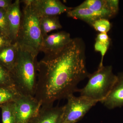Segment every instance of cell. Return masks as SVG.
Returning a JSON list of instances; mask_svg holds the SVG:
<instances>
[{
    "mask_svg": "<svg viewBox=\"0 0 123 123\" xmlns=\"http://www.w3.org/2000/svg\"><path fill=\"white\" fill-rule=\"evenodd\" d=\"M40 23L43 37L51 31L61 29L62 27L58 16L40 18Z\"/></svg>",
    "mask_w": 123,
    "mask_h": 123,
    "instance_id": "obj_15",
    "label": "cell"
},
{
    "mask_svg": "<svg viewBox=\"0 0 123 123\" xmlns=\"http://www.w3.org/2000/svg\"><path fill=\"white\" fill-rule=\"evenodd\" d=\"M101 103L110 110L123 106V73L117 75L111 90Z\"/></svg>",
    "mask_w": 123,
    "mask_h": 123,
    "instance_id": "obj_11",
    "label": "cell"
},
{
    "mask_svg": "<svg viewBox=\"0 0 123 123\" xmlns=\"http://www.w3.org/2000/svg\"><path fill=\"white\" fill-rule=\"evenodd\" d=\"M107 1L109 9L115 15L118 12L119 9V1L117 0H107Z\"/></svg>",
    "mask_w": 123,
    "mask_h": 123,
    "instance_id": "obj_22",
    "label": "cell"
},
{
    "mask_svg": "<svg viewBox=\"0 0 123 123\" xmlns=\"http://www.w3.org/2000/svg\"><path fill=\"white\" fill-rule=\"evenodd\" d=\"M87 84L84 88L78 89L81 96H84L101 102L107 96L116 81L117 76L113 72L112 66L99 68L89 74Z\"/></svg>",
    "mask_w": 123,
    "mask_h": 123,
    "instance_id": "obj_4",
    "label": "cell"
},
{
    "mask_svg": "<svg viewBox=\"0 0 123 123\" xmlns=\"http://www.w3.org/2000/svg\"><path fill=\"white\" fill-rule=\"evenodd\" d=\"M31 4L40 18L57 16L73 8L66 6L59 0H31Z\"/></svg>",
    "mask_w": 123,
    "mask_h": 123,
    "instance_id": "obj_7",
    "label": "cell"
},
{
    "mask_svg": "<svg viewBox=\"0 0 123 123\" xmlns=\"http://www.w3.org/2000/svg\"><path fill=\"white\" fill-rule=\"evenodd\" d=\"M110 38L107 33H99L95 39V50L101 53V56L99 68L103 66V59L110 46Z\"/></svg>",
    "mask_w": 123,
    "mask_h": 123,
    "instance_id": "obj_16",
    "label": "cell"
},
{
    "mask_svg": "<svg viewBox=\"0 0 123 123\" xmlns=\"http://www.w3.org/2000/svg\"><path fill=\"white\" fill-rule=\"evenodd\" d=\"M12 43H13L9 38L0 35V50Z\"/></svg>",
    "mask_w": 123,
    "mask_h": 123,
    "instance_id": "obj_23",
    "label": "cell"
},
{
    "mask_svg": "<svg viewBox=\"0 0 123 123\" xmlns=\"http://www.w3.org/2000/svg\"><path fill=\"white\" fill-rule=\"evenodd\" d=\"M37 82L34 97L42 106L67 98L77 92V86L88 77L85 46L79 38L55 53L45 55L37 65Z\"/></svg>",
    "mask_w": 123,
    "mask_h": 123,
    "instance_id": "obj_1",
    "label": "cell"
},
{
    "mask_svg": "<svg viewBox=\"0 0 123 123\" xmlns=\"http://www.w3.org/2000/svg\"><path fill=\"white\" fill-rule=\"evenodd\" d=\"M63 111L64 106H42L30 123H61Z\"/></svg>",
    "mask_w": 123,
    "mask_h": 123,
    "instance_id": "obj_10",
    "label": "cell"
},
{
    "mask_svg": "<svg viewBox=\"0 0 123 123\" xmlns=\"http://www.w3.org/2000/svg\"><path fill=\"white\" fill-rule=\"evenodd\" d=\"M92 26L95 30L100 33H107L111 29V23L106 18H100L95 21L92 24Z\"/></svg>",
    "mask_w": 123,
    "mask_h": 123,
    "instance_id": "obj_20",
    "label": "cell"
},
{
    "mask_svg": "<svg viewBox=\"0 0 123 123\" xmlns=\"http://www.w3.org/2000/svg\"><path fill=\"white\" fill-rule=\"evenodd\" d=\"M18 43H12L0 50V64L11 72L17 60Z\"/></svg>",
    "mask_w": 123,
    "mask_h": 123,
    "instance_id": "obj_13",
    "label": "cell"
},
{
    "mask_svg": "<svg viewBox=\"0 0 123 123\" xmlns=\"http://www.w3.org/2000/svg\"><path fill=\"white\" fill-rule=\"evenodd\" d=\"M18 43L17 57L10 72L14 86L22 95L34 97L37 75V57L39 53L30 47Z\"/></svg>",
    "mask_w": 123,
    "mask_h": 123,
    "instance_id": "obj_2",
    "label": "cell"
},
{
    "mask_svg": "<svg viewBox=\"0 0 123 123\" xmlns=\"http://www.w3.org/2000/svg\"><path fill=\"white\" fill-rule=\"evenodd\" d=\"M70 34L65 31H60L43 37L40 51L45 55L55 53L64 47L72 41Z\"/></svg>",
    "mask_w": 123,
    "mask_h": 123,
    "instance_id": "obj_8",
    "label": "cell"
},
{
    "mask_svg": "<svg viewBox=\"0 0 123 123\" xmlns=\"http://www.w3.org/2000/svg\"><path fill=\"white\" fill-rule=\"evenodd\" d=\"M14 103L16 123H30L42 106L39 102L31 96L21 95Z\"/></svg>",
    "mask_w": 123,
    "mask_h": 123,
    "instance_id": "obj_6",
    "label": "cell"
},
{
    "mask_svg": "<svg viewBox=\"0 0 123 123\" xmlns=\"http://www.w3.org/2000/svg\"><path fill=\"white\" fill-rule=\"evenodd\" d=\"M0 87H15L10 72L0 64Z\"/></svg>",
    "mask_w": 123,
    "mask_h": 123,
    "instance_id": "obj_19",
    "label": "cell"
},
{
    "mask_svg": "<svg viewBox=\"0 0 123 123\" xmlns=\"http://www.w3.org/2000/svg\"><path fill=\"white\" fill-rule=\"evenodd\" d=\"M21 95L15 87H0V104L15 102Z\"/></svg>",
    "mask_w": 123,
    "mask_h": 123,
    "instance_id": "obj_17",
    "label": "cell"
},
{
    "mask_svg": "<svg viewBox=\"0 0 123 123\" xmlns=\"http://www.w3.org/2000/svg\"><path fill=\"white\" fill-rule=\"evenodd\" d=\"M12 3L11 0H0V8L7 10Z\"/></svg>",
    "mask_w": 123,
    "mask_h": 123,
    "instance_id": "obj_24",
    "label": "cell"
},
{
    "mask_svg": "<svg viewBox=\"0 0 123 123\" xmlns=\"http://www.w3.org/2000/svg\"><path fill=\"white\" fill-rule=\"evenodd\" d=\"M20 3L19 0H15L6 10L9 36L13 43H17L20 31L22 15Z\"/></svg>",
    "mask_w": 123,
    "mask_h": 123,
    "instance_id": "obj_9",
    "label": "cell"
},
{
    "mask_svg": "<svg viewBox=\"0 0 123 123\" xmlns=\"http://www.w3.org/2000/svg\"><path fill=\"white\" fill-rule=\"evenodd\" d=\"M64 106L61 123H75L81 120L86 114L98 102L84 96L77 97L74 94L66 98Z\"/></svg>",
    "mask_w": 123,
    "mask_h": 123,
    "instance_id": "obj_5",
    "label": "cell"
},
{
    "mask_svg": "<svg viewBox=\"0 0 123 123\" xmlns=\"http://www.w3.org/2000/svg\"><path fill=\"white\" fill-rule=\"evenodd\" d=\"M1 105H2V104H1ZM1 105H0V107Z\"/></svg>",
    "mask_w": 123,
    "mask_h": 123,
    "instance_id": "obj_25",
    "label": "cell"
},
{
    "mask_svg": "<svg viewBox=\"0 0 123 123\" xmlns=\"http://www.w3.org/2000/svg\"><path fill=\"white\" fill-rule=\"evenodd\" d=\"M24 4L17 43L29 46L39 53L43 36L39 17L31 4V0L21 1Z\"/></svg>",
    "mask_w": 123,
    "mask_h": 123,
    "instance_id": "obj_3",
    "label": "cell"
},
{
    "mask_svg": "<svg viewBox=\"0 0 123 123\" xmlns=\"http://www.w3.org/2000/svg\"><path fill=\"white\" fill-rule=\"evenodd\" d=\"M6 10L0 8V35L5 36L10 38Z\"/></svg>",
    "mask_w": 123,
    "mask_h": 123,
    "instance_id": "obj_21",
    "label": "cell"
},
{
    "mask_svg": "<svg viewBox=\"0 0 123 123\" xmlns=\"http://www.w3.org/2000/svg\"><path fill=\"white\" fill-rule=\"evenodd\" d=\"M66 13L69 17L84 21L91 26L97 20L102 18L107 19L103 14L85 8H79L77 7L73 8Z\"/></svg>",
    "mask_w": 123,
    "mask_h": 123,
    "instance_id": "obj_12",
    "label": "cell"
},
{
    "mask_svg": "<svg viewBox=\"0 0 123 123\" xmlns=\"http://www.w3.org/2000/svg\"><path fill=\"white\" fill-rule=\"evenodd\" d=\"M2 123H16L14 102L1 105Z\"/></svg>",
    "mask_w": 123,
    "mask_h": 123,
    "instance_id": "obj_18",
    "label": "cell"
},
{
    "mask_svg": "<svg viewBox=\"0 0 123 123\" xmlns=\"http://www.w3.org/2000/svg\"><path fill=\"white\" fill-rule=\"evenodd\" d=\"M77 7L89 9L102 14L107 19L115 15L109 9L107 0H86Z\"/></svg>",
    "mask_w": 123,
    "mask_h": 123,
    "instance_id": "obj_14",
    "label": "cell"
}]
</instances>
